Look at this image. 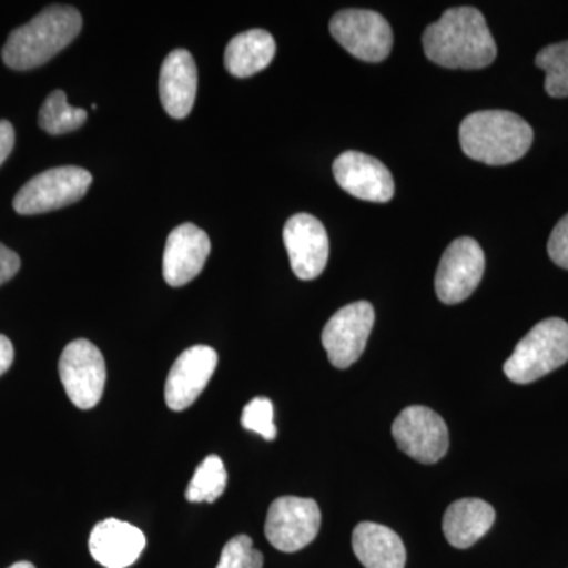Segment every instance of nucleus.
Wrapping results in <instances>:
<instances>
[{
    "instance_id": "obj_1",
    "label": "nucleus",
    "mask_w": 568,
    "mask_h": 568,
    "mask_svg": "<svg viewBox=\"0 0 568 568\" xmlns=\"http://www.w3.org/2000/svg\"><path fill=\"white\" fill-rule=\"evenodd\" d=\"M426 58L444 69L480 70L496 61L497 48L480 10L448 9L424 32Z\"/></svg>"
},
{
    "instance_id": "obj_2",
    "label": "nucleus",
    "mask_w": 568,
    "mask_h": 568,
    "mask_svg": "<svg viewBox=\"0 0 568 568\" xmlns=\"http://www.w3.org/2000/svg\"><path fill=\"white\" fill-rule=\"evenodd\" d=\"M532 141V126L510 111L474 112L459 125L463 152L489 166L518 162L528 153Z\"/></svg>"
},
{
    "instance_id": "obj_3",
    "label": "nucleus",
    "mask_w": 568,
    "mask_h": 568,
    "mask_svg": "<svg viewBox=\"0 0 568 568\" xmlns=\"http://www.w3.org/2000/svg\"><path fill=\"white\" fill-rule=\"evenodd\" d=\"M82 17L69 6H51L14 29L3 44V63L13 70H31L51 61L80 36Z\"/></svg>"
},
{
    "instance_id": "obj_4",
    "label": "nucleus",
    "mask_w": 568,
    "mask_h": 568,
    "mask_svg": "<svg viewBox=\"0 0 568 568\" xmlns=\"http://www.w3.org/2000/svg\"><path fill=\"white\" fill-rule=\"evenodd\" d=\"M568 362V324L559 317L538 323L504 364L511 383L530 384Z\"/></svg>"
},
{
    "instance_id": "obj_5",
    "label": "nucleus",
    "mask_w": 568,
    "mask_h": 568,
    "mask_svg": "<svg viewBox=\"0 0 568 568\" xmlns=\"http://www.w3.org/2000/svg\"><path fill=\"white\" fill-rule=\"evenodd\" d=\"M91 183V173L82 168H52L22 186L13 200L14 211L20 215L58 211L82 200Z\"/></svg>"
},
{
    "instance_id": "obj_6",
    "label": "nucleus",
    "mask_w": 568,
    "mask_h": 568,
    "mask_svg": "<svg viewBox=\"0 0 568 568\" xmlns=\"http://www.w3.org/2000/svg\"><path fill=\"white\" fill-rule=\"evenodd\" d=\"M332 37L364 62H383L394 48V32L383 14L373 10H342L332 18Z\"/></svg>"
},
{
    "instance_id": "obj_7",
    "label": "nucleus",
    "mask_w": 568,
    "mask_h": 568,
    "mask_svg": "<svg viewBox=\"0 0 568 568\" xmlns=\"http://www.w3.org/2000/svg\"><path fill=\"white\" fill-rule=\"evenodd\" d=\"M59 376L67 396L82 410L99 405L106 384V364L99 347L89 339H74L59 361Z\"/></svg>"
},
{
    "instance_id": "obj_8",
    "label": "nucleus",
    "mask_w": 568,
    "mask_h": 568,
    "mask_svg": "<svg viewBox=\"0 0 568 568\" xmlns=\"http://www.w3.org/2000/svg\"><path fill=\"white\" fill-rule=\"evenodd\" d=\"M321 528V510L316 500L305 497H278L268 508L265 537L283 552L301 551L315 540Z\"/></svg>"
},
{
    "instance_id": "obj_9",
    "label": "nucleus",
    "mask_w": 568,
    "mask_h": 568,
    "mask_svg": "<svg viewBox=\"0 0 568 568\" xmlns=\"http://www.w3.org/2000/svg\"><path fill=\"white\" fill-rule=\"evenodd\" d=\"M485 272V253L473 237H459L447 246L436 272V294L443 304L465 302L477 290Z\"/></svg>"
},
{
    "instance_id": "obj_10",
    "label": "nucleus",
    "mask_w": 568,
    "mask_h": 568,
    "mask_svg": "<svg viewBox=\"0 0 568 568\" xmlns=\"http://www.w3.org/2000/svg\"><path fill=\"white\" fill-rule=\"evenodd\" d=\"M396 446L424 465H435L446 457L448 429L443 417L425 406H409L392 425Z\"/></svg>"
},
{
    "instance_id": "obj_11",
    "label": "nucleus",
    "mask_w": 568,
    "mask_h": 568,
    "mask_svg": "<svg viewBox=\"0 0 568 568\" xmlns=\"http://www.w3.org/2000/svg\"><path fill=\"white\" fill-rule=\"evenodd\" d=\"M373 325L375 308L369 302H354L338 310L323 331L324 349L332 365L339 369L354 365L364 354Z\"/></svg>"
},
{
    "instance_id": "obj_12",
    "label": "nucleus",
    "mask_w": 568,
    "mask_h": 568,
    "mask_svg": "<svg viewBox=\"0 0 568 568\" xmlns=\"http://www.w3.org/2000/svg\"><path fill=\"white\" fill-rule=\"evenodd\" d=\"M283 241L297 278L310 282L323 274L331 246L327 231L316 216L310 213L291 216L284 224Z\"/></svg>"
},
{
    "instance_id": "obj_13",
    "label": "nucleus",
    "mask_w": 568,
    "mask_h": 568,
    "mask_svg": "<svg viewBox=\"0 0 568 568\" xmlns=\"http://www.w3.org/2000/svg\"><path fill=\"white\" fill-rule=\"evenodd\" d=\"M219 365V354L211 346L189 347L174 362L166 384L164 399L171 410L181 413L200 398Z\"/></svg>"
},
{
    "instance_id": "obj_14",
    "label": "nucleus",
    "mask_w": 568,
    "mask_h": 568,
    "mask_svg": "<svg viewBox=\"0 0 568 568\" xmlns=\"http://www.w3.org/2000/svg\"><path fill=\"white\" fill-rule=\"evenodd\" d=\"M335 181L357 200L388 203L395 194V182L386 164L366 155L347 151L334 162Z\"/></svg>"
},
{
    "instance_id": "obj_15",
    "label": "nucleus",
    "mask_w": 568,
    "mask_h": 568,
    "mask_svg": "<svg viewBox=\"0 0 568 568\" xmlns=\"http://www.w3.org/2000/svg\"><path fill=\"white\" fill-rule=\"evenodd\" d=\"M211 254V239L196 224L185 223L168 235L163 276L173 287L185 286L203 271Z\"/></svg>"
},
{
    "instance_id": "obj_16",
    "label": "nucleus",
    "mask_w": 568,
    "mask_h": 568,
    "mask_svg": "<svg viewBox=\"0 0 568 568\" xmlns=\"http://www.w3.org/2000/svg\"><path fill=\"white\" fill-rule=\"evenodd\" d=\"M145 536L136 526L108 518L95 525L89 538L92 558L104 568L133 566L145 548Z\"/></svg>"
},
{
    "instance_id": "obj_17",
    "label": "nucleus",
    "mask_w": 568,
    "mask_h": 568,
    "mask_svg": "<svg viewBox=\"0 0 568 568\" xmlns=\"http://www.w3.org/2000/svg\"><path fill=\"white\" fill-rule=\"evenodd\" d=\"M160 100L173 119H185L193 110L197 92V69L193 55L175 50L164 59L160 70Z\"/></svg>"
},
{
    "instance_id": "obj_18",
    "label": "nucleus",
    "mask_w": 568,
    "mask_h": 568,
    "mask_svg": "<svg viewBox=\"0 0 568 568\" xmlns=\"http://www.w3.org/2000/svg\"><path fill=\"white\" fill-rule=\"evenodd\" d=\"M354 555L365 568H405L406 548L395 530L361 523L353 532Z\"/></svg>"
},
{
    "instance_id": "obj_19",
    "label": "nucleus",
    "mask_w": 568,
    "mask_h": 568,
    "mask_svg": "<svg viewBox=\"0 0 568 568\" xmlns=\"http://www.w3.org/2000/svg\"><path fill=\"white\" fill-rule=\"evenodd\" d=\"M496 511L481 499H459L444 515L443 529L448 544L466 549L477 544L495 525Z\"/></svg>"
},
{
    "instance_id": "obj_20",
    "label": "nucleus",
    "mask_w": 568,
    "mask_h": 568,
    "mask_svg": "<svg viewBox=\"0 0 568 568\" xmlns=\"http://www.w3.org/2000/svg\"><path fill=\"white\" fill-rule=\"evenodd\" d=\"M274 37L263 29H252L235 36L224 51V67L235 78H248L260 73L274 61Z\"/></svg>"
},
{
    "instance_id": "obj_21",
    "label": "nucleus",
    "mask_w": 568,
    "mask_h": 568,
    "mask_svg": "<svg viewBox=\"0 0 568 568\" xmlns=\"http://www.w3.org/2000/svg\"><path fill=\"white\" fill-rule=\"evenodd\" d=\"M88 122V111L70 106L65 92L54 91L41 104L39 125L50 134H65L81 129Z\"/></svg>"
},
{
    "instance_id": "obj_22",
    "label": "nucleus",
    "mask_w": 568,
    "mask_h": 568,
    "mask_svg": "<svg viewBox=\"0 0 568 568\" xmlns=\"http://www.w3.org/2000/svg\"><path fill=\"white\" fill-rule=\"evenodd\" d=\"M227 485L226 467L223 459L216 455H209L197 466L196 473L186 487V499L190 503H215L223 495Z\"/></svg>"
},
{
    "instance_id": "obj_23",
    "label": "nucleus",
    "mask_w": 568,
    "mask_h": 568,
    "mask_svg": "<svg viewBox=\"0 0 568 568\" xmlns=\"http://www.w3.org/2000/svg\"><path fill=\"white\" fill-rule=\"evenodd\" d=\"M536 65L544 70L545 91L552 99H567L568 97V41L552 43L538 52Z\"/></svg>"
},
{
    "instance_id": "obj_24",
    "label": "nucleus",
    "mask_w": 568,
    "mask_h": 568,
    "mask_svg": "<svg viewBox=\"0 0 568 568\" xmlns=\"http://www.w3.org/2000/svg\"><path fill=\"white\" fill-rule=\"evenodd\" d=\"M264 558L253 547V540L248 536H235L224 545L222 558L216 568H263Z\"/></svg>"
},
{
    "instance_id": "obj_25",
    "label": "nucleus",
    "mask_w": 568,
    "mask_h": 568,
    "mask_svg": "<svg viewBox=\"0 0 568 568\" xmlns=\"http://www.w3.org/2000/svg\"><path fill=\"white\" fill-rule=\"evenodd\" d=\"M242 426L248 432L263 436L265 440H274L276 437V426L274 424V405L271 399L254 398L244 407L242 413Z\"/></svg>"
},
{
    "instance_id": "obj_26",
    "label": "nucleus",
    "mask_w": 568,
    "mask_h": 568,
    "mask_svg": "<svg viewBox=\"0 0 568 568\" xmlns=\"http://www.w3.org/2000/svg\"><path fill=\"white\" fill-rule=\"evenodd\" d=\"M548 254L552 263L568 271V213L549 235Z\"/></svg>"
},
{
    "instance_id": "obj_27",
    "label": "nucleus",
    "mask_w": 568,
    "mask_h": 568,
    "mask_svg": "<svg viewBox=\"0 0 568 568\" xmlns=\"http://www.w3.org/2000/svg\"><path fill=\"white\" fill-rule=\"evenodd\" d=\"M21 267V260L9 246L0 244V286L10 282L18 274Z\"/></svg>"
},
{
    "instance_id": "obj_28",
    "label": "nucleus",
    "mask_w": 568,
    "mask_h": 568,
    "mask_svg": "<svg viewBox=\"0 0 568 568\" xmlns=\"http://www.w3.org/2000/svg\"><path fill=\"white\" fill-rule=\"evenodd\" d=\"M14 145V129L9 121H0V166L9 159Z\"/></svg>"
},
{
    "instance_id": "obj_29",
    "label": "nucleus",
    "mask_w": 568,
    "mask_h": 568,
    "mask_svg": "<svg viewBox=\"0 0 568 568\" xmlns=\"http://www.w3.org/2000/svg\"><path fill=\"white\" fill-rule=\"evenodd\" d=\"M14 349L13 345L6 335H0V376L9 372L11 364H13Z\"/></svg>"
},
{
    "instance_id": "obj_30",
    "label": "nucleus",
    "mask_w": 568,
    "mask_h": 568,
    "mask_svg": "<svg viewBox=\"0 0 568 568\" xmlns=\"http://www.w3.org/2000/svg\"><path fill=\"white\" fill-rule=\"evenodd\" d=\"M9 568H36V567H33V564L24 562V560H22V562L13 564V566H11Z\"/></svg>"
}]
</instances>
